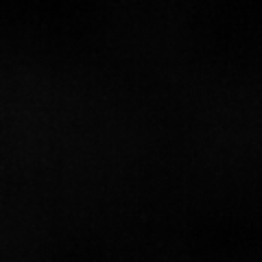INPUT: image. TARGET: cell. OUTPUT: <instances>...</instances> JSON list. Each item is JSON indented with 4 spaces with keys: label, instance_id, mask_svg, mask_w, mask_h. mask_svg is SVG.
I'll return each mask as SVG.
<instances>
[]
</instances>
